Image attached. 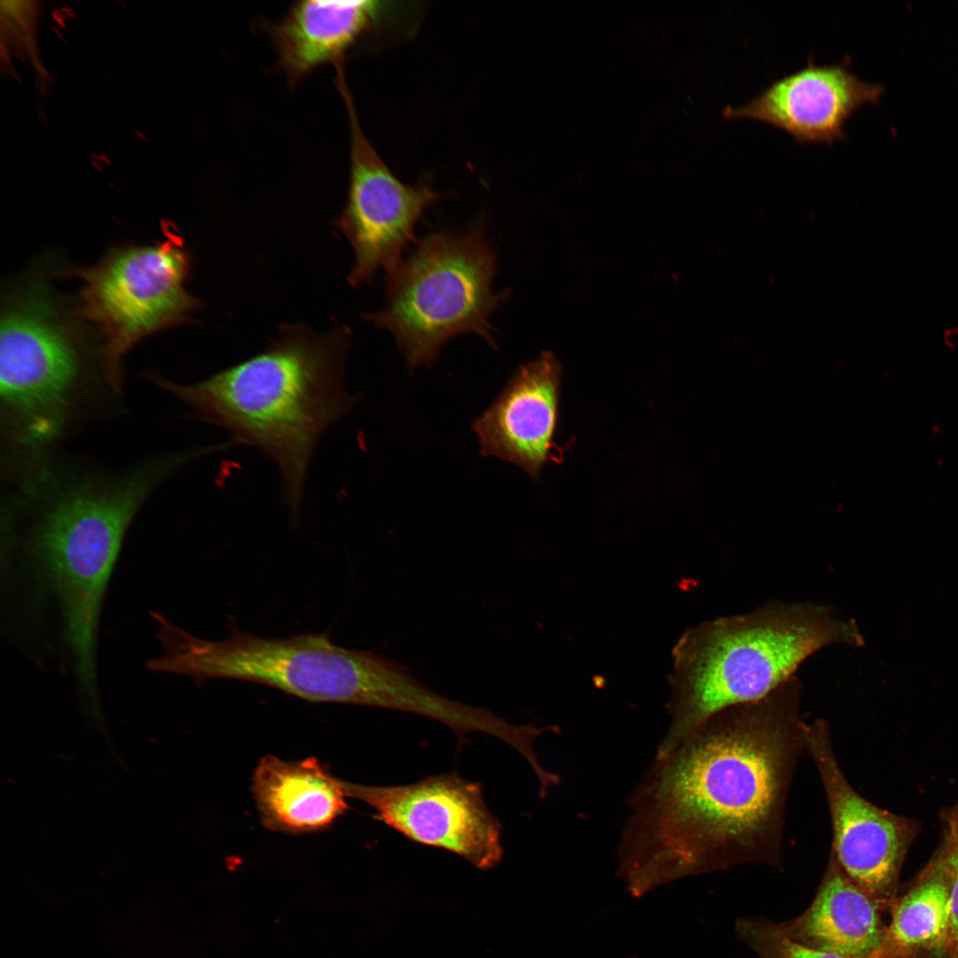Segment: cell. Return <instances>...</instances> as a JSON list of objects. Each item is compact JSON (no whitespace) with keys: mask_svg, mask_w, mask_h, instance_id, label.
I'll list each match as a JSON object with an SVG mask.
<instances>
[{"mask_svg":"<svg viewBox=\"0 0 958 958\" xmlns=\"http://www.w3.org/2000/svg\"><path fill=\"white\" fill-rule=\"evenodd\" d=\"M883 92L882 84L855 75L845 60L817 65L810 58L805 67L773 81L742 106H726L722 114L769 123L799 143L832 145L846 137L844 123L853 112L876 104Z\"/></svg>","mask_w":958,"mask_h":958,"instance_id":"4fadbf2b","label":"cell"},{"mask_svg":"<svg viewBox=\"0 0 958 958\" xmlns=\"http://www.w3.org/2000/svg\"><path fill=\"white\" fill-rule=\"evenodd\" d=\"M2 406L15 440L40 447L57 437L82 372L78 333L44 282L27 280L4 300Z\"/></svg>","mask_w":958,"mask_h":958,"instance_id":"ba28073f","label":"cell"},{"mask_svg":"<svg viewBox=\"0 0 958 958\" xmlns=\"http://www.w3.org/2000/svg\"><path fill=\"white\" fill-rule=\"evenodd\" d=\"M561 375V363L550 351L520 365L473 422L481 453L514 464L536 481L546 464L561 462L555 436Z\"/></svg>","mask_w":958,"mask_h":958,"instance_id":"7c38bea8","label":"cell"},{"mask_svg":"<svg viewBox=\"0 0 958 958\" xmlns=\"http://www.w3.org/2000/svg\"><path fill=\"white\" fill-rule=\"evenodd\" d=\"M375 1L308 0L295 3L276 23L266 26L279 64L292 85L346 52L375 24Z\"/></svg>","mask_w":958,"mask_h":958,"instance_id":"2e32d148","label":"cell"},{"mask_svg":"<svg viewBox=\"0 0 958 958\" xmlns=\"http://www.w3.org/2000/svg\"><path fill=\"white\" fill-rule=\"evenodd\" d=\"M335 81L350 131L349 190L335 225L354 251L348 281L356 287L370 284L380 270L388 274L397 267L423 214L445 194L425 182L405 184L392 172L360 127L345 75Z\"/></svg>","mask_w":958,"mask_h":958,"instance_id":"9c48e42d","label":"cell"},{"mask_svg":"<svg viewBox=\"0 0 958 958\" xmlns=\"http://www.w3.org/2000/svg\"><path fill=\"white\" fill-rule=\"evenodd\" d=\"M349 337L344 326L318 334L285 325L263 351L199 382L148 376L200 420L228 431L234 444L255 447L274 461L294 520L318 442L357 400L343 383Z\"/></svg>","mask_w":958,"mask_h":958,"instance_id":"7a4b0ae2","label":"cell"},{"mask_svg":"<svg viewBox=\"0 0 958 958\" xmlns=\"http://www.w3.org/2000/svg\"><path fill=\"white\" fill-rule=\"evenodd\" d=\"M800 695L793 677L654 758L630 796L617 847L632 892L742 864L782 868L789 792L806 751Z\"/></svg>","mask_w":958,"mask_h":958,"instance_id":"6da1fadb","label":"cell"},{"mask_svg":"<svg viewBox=\"0 0 958 958\" xmlns=\"http://www.w3.org/2000/svg\"><path fill=\"white\" fill-rule=\"evenodd\" d=\"M805 750L825 792L833 840L830 852L844 874L878 904L891 908L908 837L899 817L862 797L849 783L835 754L829 724L805 725Z\"/></svg>","mask_w":958,"mask_h":958,"instance_id":"8fae6325","label":"cell"},{"mask_svg":"<svg viewBox=\"0 0 958 958\" xmlns=\"http://www.w3.org/2000/svg\"><path fill=\"white\" fill-rule=\"evenodd\" d=\"M882 958H915L923 951L946 953L950 920V884L935 866L891 907Z\"/></svg>","mask_w":958,"mask_h":958,"instance_id":"e0dca14e","label":"cell"},{"mask_svg":"<svg viewBox=\"0 0 958 958\" xmlns=\"http://www.w3.org/2000/svg\"><path fill=\"white\" fill-rule=\"evenodd\" d=\"M177 464H148L114 482L77 486L47 508L28 542L35 569L54 593L82 703L97 704L96 640L102 599L134 515Z\"/></svg>","mask_w":958,"mask_h":958,"instance_id":"277c9868","label":"cell"},{"mask_svg":"<svg viewBox=\"0 0 958 958\" xmlns=\"http://www.w3.org/2000/svg\"><path fill=\"white\" fill-rule=\"evenodd\" d=\"M735 931L758 958H844L796 943L782 934L774 923L764 918L739 919Z\"/></svg>","mask_w":958,"mask_h":958,"instance_id":"ac0fdd59","label":"cell"},{"mask_svg":"<svg viewBox=\"0 0 958 958\" xmlns=\"http://www.w3.org/2000/svg\"><path fill=\"white\" fill-rule=\"evenodd\" d=\"M497 264L482 224L428 234L387 274L382 309L363 317L393 335L410 368L430 365L463 334L496 349L490 320L509 293L492 289Z\"/></svg>","mask_w":958,"mask_h":958,"instance_id":"5b68a950","label":"cell"},{"mask_svg":"<svg viewBox=\"0 0 958 958\" xmlns=\"http://www.w3.org/2000/svg\"><path fill=\"white\" fill-rule=\"evenodd\" d=\"M252 793L263 824L289 834L326 829L349 809L344 781L315 758H263L253 774Z\"/></svg>","mask_w":958,"mask_h":958,"instance_id":"9a60e30c","label":"cell"},{"mask_svg":"<svg viewBox=\"0 0 958 958\" xmlns=\"http://www.w3.org/2000/svg\"><path fill=\"white\" fill-rule=\"evenodd\" d=\"M163 651L155 672L202 682L234 679L270 686L313 703L373 706L382 656L335 645L328 633L263 638L239 630L221 640L197 638L158 616Z\"/></svg>","mask_w":958,"mask_h":958,"instance_id":"8992f818","label":"cell"},{"mask_svg":"<svg viewBox=\"0 0 958 958\" xmlns=\"http://www.w3.org/2000/svg\"><path fill=\"white\" fill-rule=\"evenodd\" d=\"M835 643L860 645L856 624L810 603H768L689 628L673 648L670 725L655 758L718 712L767 696L807 657Z\"/></svg>","mask_w":958,"mask_h":958,"instance_id":"3957f363","label":"cell"},{"mask_svg":"<svg viewBox=\"0 0 958 958\" xmlns=\"http://www.w3.org/2000/svg\"><path fill=\"white\" fill-rule=\"evenodd\" d=\"M945 845L934 866L941 869L950 884V920L946 944L949 958H958V804L944 816Z\"/></svg>","mask_w":958,"mask_h":958,"instance_id":"d6986e66","label":"cell"},{"mask_svg":"<svg viewBox=\"0 0 958 958\" xmlns=\"http://www.w3.org/2000/svg\"><path fill=\"white\" fill-rule=\"evenodd\" d=\"M163 232L158 242L114 247L93 265L60 273L81 281L77 314L99 334L103 371L115 391L126 353L153 334L191 321L200 305L185 288L192 260L182 237L167 226Z\"/></svg>","mask_w":958,"mask_h":958,"instance_id":"52a82bcc","label":"cell"},{"mask_svg":"<svg viewBox=\"0 0 958 958\" xmlns=\"http://www.w3.org/2000/svg\"><path fill=\"white\" fill-rule=\"evenodd\" d=\"M882 909L842 870L830 852L813 902L777 929L792 941L844 958H882Z\"/></svg>","mask_w":958,"mask_h":958,"instance_id":"5bb4252c","label":"cell"},{"mask_svg":"<svg viewBox=\"0 0 958 958\" xmlns=\"http://www.w3.org/2000/svg\"><path fill=\"white\" fill-rule=\"evenodd\" d=\"M344 786L349 797L369 805L376 820L414 843L447 850L483 870L502 860L501 825L480 782L450 773L404 785L344 781Z\"/></svg>","mask_w":958,"mask_h":958,"instance_id":"30bf717a","label":"cell"}]
</instances>
